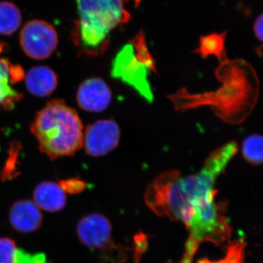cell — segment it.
Returning <instances> with one entry per match:
<instances>
[{
  "instance_id": "cell-1",
  "label": "cell",
  "mask_w": 263,
  "mask_h": 263,
  "mask_svg": "<svg viewBox=\"0 0 263 263\" xmlns=\"http://www.w3.org/2000/svg\"><path fill=\"white\" fill-rule=\"evenodd\" d=\"M217 176L202 167L197 174L181 176L177 171L160 175L146 189L145 201L157 215L187 226L193 216V202L217 193L214 189Z\"/></svg>"
},
{
  "instance_id": "cell-2",
  "label": "cell",
  "mask_w": 263,
  "mask_h": 263,
  "mask_svg": "<svg viewBox=\"0 0 263 263\" xmlns=\"http://www.w3.org/2000/svg\"><path fill=\"white\" fill-rule=\"evenodd\" d=\"M127 1L76 0L79 19L72 37L81 51L95 56L106 50L111 32L130 21Z\"/></svg>"
},
{
  "instance_id": "cell-3",
  "label": "cell",
  "mask_w": 263,
  "mask_h": 263,
  "mask_svg": "<svg viewBox=\"0 0 263 263\" xmlns=\"http://www.w3.org/2000/svg\"><path fill=\"white\" fill-rule=\"evenodd\" d=\"M31 130L43 153L51 159L73 155L84 144L79 114L62 100H52L38 112Z\"/></svg>"
},
{
  "instance_id": "cell-4",
  "label": "cell",
  "mask_w": 263,
  "mask_h": 263,
  "mask_svg": "<svg viewBox=\"0 0 263 263\" xmlns=\"http://www.w3.org/2000/svg\"><path fill=\"white\" fill-rule=\"evenodd\" d=\"M216 193L197 199L193 202V214L186 228L190 235L183 257L193 260L200 245L211 242L216 246L230 239L232 228L226 215V205L215 201Z\"/></svg>"
},
{
  "instance_id": "cell-5",
  "label": "cell",
  "mask_w": 263,
  "mask_h": 263,
  "mask_svg": "<svg viewBox=\"0 0 263 263\" xmlns=\"http://www.w3.org/2000/svg\"><path fill=\"white\" fill-rule=\"evenodd\" d=\"M156 70L143 31L133 38L114 58L111 75L136 90L147 101L154 100L148 78Z\"/></svg>"
},
{
  "instance_id": "cell-6",
  "label": "cell",
  "mask_w": 263,
  "mask_h": 263,
  "mask_svg": "<svg viewBox=\"0 0 263 263\" xmlns=\"http://www.w3.org/2000/svg\"><path fill=\"white\" fill-rule=\"evenodd\" d=\"M77 234L81 243L89 249L106 252V257L111 260L122 259L124 254L112 241V226L108 218L103 214H89L84 216L77 224Z\"/></svg>"
},
{
  "instance_id": "cell-7",
  "label": "cell",
  "mask_w": 263,
  "mask_h": 263,
  "mask_svg": "<svg viewBox=\"0 0 263 263\" xmlns=\"http://www.w3.org/2000/svg\"><path fill=\"white\" fill-rule=\"evenodd\" d=\"M58 42L56 29L42 20L27 22L20 34L21 46L24 53L33 60H46L51 57Z\"/></svg>"
},
{
  "instance_id": "cell-8",
  "label": "cell",
  "mask_w": 263,
  "mask_h": 263,
  "mask_svg": "<svg viewBox=\"0 0 263 263\" xmlns=\"http://www.w3.org/2000/svg\"><path fill=\"white\" fill-rule=\"evenodd\" d=\"M121 131L113 120H99L90 124L84 133L85 151L91 157H101L119 145Z\"/></svg>"
},
{
  "instance_id": "cell-9",
  "label": "cell",
  "mask_w": 263,
  "mask_h": 263,
  "mask_svg": "<svg viewBox=\"0 0 263 263\" xmlns=\"http://www.w3.org/2000/svg\"><path fill=\"white\" fill-rule=\"evenodd\" d=\"M111 100L110 88L103 79L99 78H91L84 81L78 89V104L86 111L103 112L108 108Z\"/></svg>"
},
{
  "instance_id": "cell-10",
  "label": "cell",
  "mask_w": 263,
  "mask_h": 263,
  "mask_svg": "<svg viewBox=\"0 0 263 263\" xmlns=\"http://www.w3.org/2000/svg\"><path fill=\"white\" fill-rule=\"evenodd\" d=\"M10 222L21 233H28L39 229L43 215L35 203L28 200H18L10 209Z\"/></svg>"
},
{
  "instance_id": "cell-11",
  "label": "cell",
  "mask_w": 263,
  "mask_h": 263,
  "mask_svg": "<svg viewBox=\"0 0 263 263\" xmlns=\"http://www.w3.org/2000/svg\"><path fill=\"white\" fill-rule=\"evenodd\" d=\"M22 77L23 72L18 67L12 65L5 59H0V107L13 108L21 100L22 95L13 89L12 85Z\"/></svg>"
},
{
  "instance_id": "cell-12",
  "label": "cell",
  "mask_w": 263,
  "mask_h": 263,
  "mask_svg": "<svg viewBox=\"0 0 263 263\" xmlns=\"http://www.w3.org/2000/svg\"><path fill=\"white\" fill-rule=\"evenodd\" d=\"M34 203L39 209L48 212H60L67 203L66 193L59 183L45 181L34 189Z\"/></svg>"
},
{
  "instance_id": "cell-13",
  "label": "cell",
  "mask_w": 263,
  "mask_h": 263,
  "mask_svg": "<svg viewBox=\"0 0 263 263\" xmlns=\"http://www.w3.org/2000/svg\"><path fill=\"white\" fill-rule=\"evenodd\" d=\"M25 84L31 94L44 98L55 91L58 79L57 74L51 68L38 66L29 69L25 76Z\"/></svg>"
},
{
  "instance_id": "cell-14",
  "label": "cell",
  "mask_w": 263,
  "mask_h": 263,
  "mask_svg": "<svg viewBox=\"0 0 263 263\" xmlns=\"http://www.w3.org/2000/svg\"><path fill=\"white\" fill-rule=\"evenodd\" d=\"M22 24V13L16 5L10 2H0V34L10 35Z\"/></svg>"
},
{
  "instance_id": "cell-15",
  "label": "cell",
  "mask_w": 263,
  "mask_h": 263,
  "mask_svg": "<svg viewBox=\"0 0 263 263\" xmlns=\"http://www.w3.org/2000/svg\"><path fill=\"white\" fill-rule=\"evenodd\" d=\"M263 140L260 135H250L242 143V155L247 162L254 165L262 164Z\"/></svg>"
},
{
  "instance_id": "cell-16",
  "label": "cell",
  "mask_w": 263,
  "mask_h": 263,
  "mask_svg": "<svg viewBox=\"0 0 263 263\" xmlns=\"http://www.w3.org/2000/svg\"><path fill=\"white\" fill-rule=\"evenodd\" d=\"M247 243L242 239L232 242L227 249L226 257L220 260L214 261L209 259H202L197 263H243L245 262V249Z\"/></svg>"
},
{
  "instance_id": "cell-17",
  "label": "cell",
  "mask_w": 263,
  "mask_h": 263,
  "mask_svg": "<svg viewBox=\"0 0 263 263\" xmlns=\"http://www.w3.org/2000/svg\"><path fill=\"white\" fill-rule=\"evenodd\" d=\"M226 34V32L213 33L212 34L201 37L198 51L202 54H207V53L218 54L221 53L224 49Z\"/></svg>"
},
{
  "instance_id": "cell-18",
  "label": "cell",
  "mask_w": 263,
  "mask_h": 263,
  "mask_svg": "<svg viewBox=\"0 0 263 263\" xmlns=\"http://www.w3.org/2000/svg\"><path fill=\"white\" fill-rule=\"evenodd\" d=\"M16 245L14 240L0 238V263H14Z\"/></svg>"
},
{
  "instance_id": "cell-19",
  "label": "cell",
  "mask_w": 263,
  "mask_h": 263,
  "mask_svg": "<svg viewBox=\"0 0 263 263\" xmlns=\"http://www.w3.org/2000/svg\"><path fill=\"white\" fill-rule=\"evenodd\" d=\"M14 263H47L46 256L43 253L29 254L22 249H17Z\"/></svg>"
},
{
  "instance_id": "cell-20",
  "label": "cell",
  "mask_w": 263,
  "mask_h": 263,
  "mask_svg": "<svg viewBox=\"0 0 263 263\" xmlns=\"http://www.w3.org/2000/svg\"><path fill=\"white\" fill-rule=\"evenodd\" d=\"M59 184L65 193L79 194L86 188V183L78 179L63 180L60 181Z\"/></svg>"
},
{
  "instance_id": "cell-21",
  "label": "cell",
  "mask_w": 263,
  "mask_h": 263,
  "mask_svg": "<svg viewBox=\"0 0 263 263\" xmlns=\"http://www.w3.org/2000/svg\"><path fill=\"white\" fill-rule=\"evenodd\" d=\"M136 259L137 262H139L140 257L144 253L147 248V239L145 235L141 234L136 236Z\"/></svg>"
},
{
  "instance_id": "cell-22",
  "label": "cell",
  "mask_w": 263,
  "mask_h": 263,
  "mask_svg": "<svg viewBox=\"0 0 263 263\" xmlns=\"http://www.w3.org/2000/svg\"><path fill=\"white\" fill-rule=\"evenodd\" d=\"M262 14L261 13L260 15L256 18L255 22L254 24V32L255 34L256 37L259 41L262 42Z\"/></svg>"
},
{
  "instance_id": "cell-23",
  "label": "cell",
  "mask_w": 263,
  "mask_h": 263,
  "mask_svg": "<svg viewBox=\"0 0 263 263\" xmlns=\"http://www.w3.org/2000/svg\"><path fill=\"white\" fill-rule=\"evenodd\" d=\"M133 1H134L135 8H137L141 5V2L143 1V0H133Z\"/></svg>"
}]
</instances>
